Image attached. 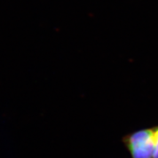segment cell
Wrapping results in <instances>:
<instances>
[{
  "instance_id": "1",
  "label": "cell",
  "mask_w": 158,
  "mask_h": 158,
  "mask_svg": "<svg viewBox=\"0 0 158 158\" xmlns=\"http://www.w3.org/2000/svg\"><path fill=\"white\" fill-rule=\"evenodd\" d=\"M122 143L130 158H158V124L127 134Z\"/></svg>"
}]
</instances>
